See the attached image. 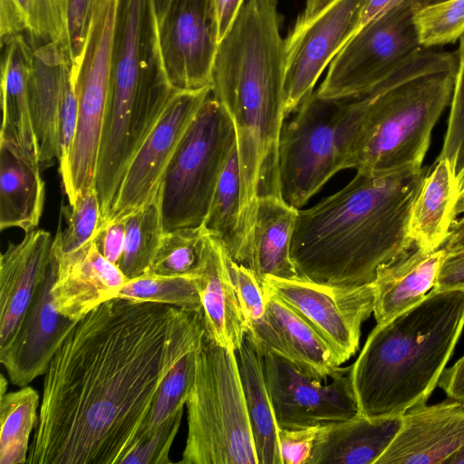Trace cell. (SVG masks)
<instances>
[{"mask_svg":"<svg viewBox=\"0 0 464 464\" xmlns=\"http://www.w3.org/2000/svg\"><path fill=\"white\" fill-rule=\"evenodd\" d=\"M218 43L225 37L237 17L244 0H211Z\"/></svg>","mask_w":464,"mask_h":464,"instance_id":"7dc6e473","label":"cell"},{"mask_svg":"<svg viewBox=\"0 0 464 464\" xmlns=\"http://www.w3.org/2000/svg\"><path fill=\"white\" fill-rule=\"evenodd\" d=\"M423 48L454 43L464 34V0H440L420 8L414 16Z\"/></svg>","mask_w":464,"mask_h":464,"instance_id":"74e56055","label":"cell"},{"mask_svg":"<svg viewBox=\"0 0 464 464\" xmlns=\"http://www.w3.org/2000/svg\"><path fill=\"white\" fill-rule=\"evenodd\" d=\"M455 175L459 193L464 189V143L458 155L455 164Z\"/></svg>","mask_w":464,"mask_h":464,"instance_id":"816d5d0a","label":"cell"},{"mask_svg":"<svg viewBox=\"0 0 464 464\" xmlns=\"http://www.w3.org/2000/svg\"><path fill=\"white\" fill-rule=\"evenodd\" d=\"M443 246L447 251L446 256L432 289L464 290V236L448 237Z\"/></svg>","mask_w":464,"mask_h":464,"instance_id":"ee69618b","label":"cell"},{"mask_svg":"<svg viewBox=\"0 0 464 464\" xmlns=\"http://www.w3.org/2000/svg\"><path fill=\"white\" fill-rule=\"evenodd\" d=\"M365 1L334 0L308 19L297 18L285 39L286 116L314 92L322 72L359 30Z\"/></svg>","mask_w":464,"mask_h":464,"instance_id":"4fadbf2b","label":"cell"},{"mask_svg":"<svg viewBox=\"0 0 464 464\" xmlns=\"http://www.w3.org/2000/svg\"><path fill=\"white\" fill-rule=\"evenodd\" d=\"M38 406L37 392L27 385L0 396V464L26 463Z\"/></svg>","mask_w":464,"mask_h":464,"instance_id":"4dcf8cb0","label":"cell"},{"mask_svg":"<svg viewBox=\"0 0 464 464\" xmlns=\"http://www.w3.org/2000/svg\"><path fill=\"white\" fill-rule=\"evenodd\" d=\"M208 234L203 225L164 232L147 273L198 275L205 258Z\"/></svg>","mask_w":464,"mask_h":464,"instance_id":"e575fe53","label":"cell"},{"mask_svg":"<svg viewBox=\"0 0 464 464\" xmlns=\"http://www.w3.org/2000/svg\"><path fill=\"white\" fill-rule=\"evenodd\" d=\"M202 312L121 298L80 319L50 362L26 463L120 464Z\"/></svg>","mask_w":464,"mask_h":464,"instance_id":"6da1fadb","label":"cell"},{"mask_svg":"<svg viewBox=\"0 0 464 464\" xmlns=\"http://www.w3.org/2000/svg\"><path fill=\"white\" fill-rule=\"evenodd\" d=\"M40 164L0 140V228L25 233L38 226L44 204Z\"/></svg>","mask_w":464,"mask_h":464,"instance_id":"484cf974","label":"cell"},{"mask_svg":"<svg viewBox=\"0 0 464 464\" xmlns=\"http://www.w3.org/2000/svg\"><path fill=\"white\" fill-rule=\"evenodd\" d=\"M52 295L56 310L78 322L102 303L114 299L127 281L119 266L106 259L93 243L76 255L57 259Z\"/></svg>","mask_w":464,"mask_h":464,"instance_id":"ffe728a7","label":"cell"},{"mask_svg":"<svg viewBox=\"0 0 464 464\" xmlns=\"http://www.w3.org/2000/svg\"><path fill=\"white\" fill-rule=\"evenodd\" d=\"M201 338L183 352L163 379L137 440L150 433L171 415L184 409L195 380Z\"/></svg>","mask_w":464,"mask_h":464,"instance_id":"d590c367","label":"cell"},{"mask_svg":"<svg viewBox=\"0 0 464 464\" xmlns=\"http://www.w3.org/2000/svg\"><path fill=\"white\" fill-rule=\"evenodd\" d=\"M402 425V415L357 413L322 425L308 464H376Z\"/></svg>","mask_w":464,"mask_h":464,"instance_id":"603a6c76","label":"cell"},{"mask_svg":"<svg viewBox=\"0 0 464 464\" xmlns=\"http://www.w3.org/2000/svg\"><path fill=\"white\" fill-rule=\"evenodd\" d=\"M464 445V401L413 407L376 464L441 463Z\"/></svg>","mask_w":464,"mask_h":464,"instance_id":"e0dca14e","label":"cell"},{"mask_svg":"<svg viewBox=\"0 0 464 464\" xmlns=\"http://www.w3.org/2000/svg\"><path fill=\"white\" fill-rule=\"evenodd\" d=\"M249 423L258 464H283L278 426L266 386L262 353L246 334L237 351Z\"/></svg>","mask_w":464,"mask_h":464,"instance_id":"f1b7e54d","label":"cell"},{"mask_svg":"<svg viewBox=\"0 0 464 464\" xmlns=\"http://www.w3.org/2000/svg\"><path fill=\"white\" fill-rule=\"evenodd\" d=\"M227 262L248 329L266 314V295L262 281L250 268L236 262L228 254Z\"/></svg>","mask_w":464,"mask_h":464,"instance_id":"ab89813d","label":"cell"},{"mask_svg":"<svg viewBox=\"0 0 464 464\" xmlns=\"http://www.w3.org/2000/svg\"><path fill=\"white\" fill-rule=\"evenodd\" d=\"M446 252L443 246L429 251L413 245L379 269L372 282L377 324L391 320L424 299L434 287Z\"/></svg>","mask_w":464,"mask_h":464,"instance_id":"d4e9b609","label":"cell"},{"mask_svg":"<svg viewBox=\"0 0 464 464\" xmlns=\"http://www.w3.org/2000/svg\"><path fill=\"white\" fill-rule=\"evenodd\" d=\"M438 385L450 400L464 401V355L451 367L443 370Z\"/></svg>","mask_w":464,"mask_h":464,"instance_id":"c3c4849f","label":"cell"},{"mask_svg":"<svg viewBox=\"0 0 464 464\" xmlns=\"http://www.w3.org/2000/svg\"><path fill=\"white\" fill-rule=\"evenodd\" d=\"M19 34L29 36L33 46L59 43L69 48L65 0H0L1 43Z\"/></svg>","mask_w":464,"mask_h":464,"instance_id":"f546056e","label":"cell"},{"mask_svg":"<svg viewBox=\"0 0 464 464\" xmlns=\"http://www.w3.org/2000/svg\"><path fill=\"white\" fill-rule=\"evenodd\" d=\"M183 409L168 418L150 433L140 437L120 464H169V450L179 430Z\"/></svg>","mask_w":464,"mask_h":464,"instance_id":"f35d334b","label":"cell"},{"mask_svg":"<svg viewBox=\"0 0 464 464\" xmlns=\"http://www.w3.org/2000/svg\"><path fill=\"white\" fill-rule=\"evenodd\" d=\"M462 213H464V189L459 193L454 208V214L456 218L457 216Z\"/></svg>","mask_w":464,"mask_h":464,"instance_id":"9f6ffc18","label":"cell"},{"mask_svg":"<svg viewBox=\"0 0 464 464\" xmlns=\"http://www.w3.org/2000/svg\"><path fill=\"white\" fill-rule=\"evenodd\" d=\"M464 327V290H435L377 324L350 365L359 413L403 415L426 403Z\"/></svg>","mask_w":464,"mask_h":464,"instance_id":"277c9868","label":"cell"},{"mask_svg":"<svg viewBox=\"0 0 464 464\" xmlns=\"http://www.w3.org/2000/svg\"><path fill=\"white\" fill-rule=\"evenodd\" d=\"M429 169L356 171L345 187L299 209L291 245L299 277L334 285L372 284L382 266L414 245L411 213Z\"/></svg>","mask_w":464,"mask_h":464,"instance_id":"7a4b0ae2","label":"cell"},{"mask_svg":"<svg viewBox=\"0 0 464 464\" xmlns=\"http://www.w3.org/2000/svg\"><path fill=\"white\" fill-rule=\"evenodd\" d=\"M71 71L72 59L66 45L49 43L34 47L29 99L41 169L50 167L60 157V113Z\"/></svg>","mask_w":464,"mask_h":464,"instance_id":"d6986e66","label":"cell"},{"mask_svg":"<svg viewBox=\"0 0 464 464\" xmlns=\"http://www.w3.org/2000/svg\"><path fill=\"white\" fill-rule=\"evenodd\" d=\"M211 0H171L152 21V62L175 91L211 87L218 47Z\"/></svg>","mask_w":464,"mask_h":464,"instance_id":"8fae6325","label":"cell"},{"mask_svg":"<svg viewBox=\"0 0 464 464\" xmlns=\"http://www.w3.org/2000/svg\"><path fill=\"white\" fill-rule=\"evenodd\" d=\"M458 68L455 76L448 128L441 151L437 159H447L455 171V164L464 143V34L459 39Z\"/></svg>","mask_w":464,"mask_h":464,"instance_id":"60d3db41","label":"cell"},{"mask_svg":"<svg viewBox=\"0 0 464 464\" xmlns=\"http://www.w3.org/2000/svg\"><path fill=\"white\" fill-rule=\"evenodd\" d=\"M334 0H306L304 9L298 17L308 19L325 8Z\"/></svg>","mask_w":464,"mask_h":464,"instance_id":"f907efd6","label":"cell"},{"mask_svg":"<svg viewBox=\"0 0 464 464\" xmlns=\"http://www.w3.org/2000/svg\"><path fill=\"white\" fill-rule=\"evenodd\" d=\"M263 284V283H262ZM271 337L265 351L291 361L314 379L323 382L343 372L333 347L296 311L264 284Z\"/></svg>","mask_w":464,"mask_h":464,"instance_id":"44dd1931","label":"cell"},{"mask_svg":"<svg viewBox=\"0 0 464 464\" xmlns=\"http://www.w3.org/2000/svg\"><path fill=\"white\" fill-rule=\"evenodd\" d=\"M83 63H72V71L66 84L59 121V170L62 179L67 172L70 154L75 139L78 121L77 83Z\"/></svg>","mask_w":464,"mask_h":464,"instance_id":"7bdbcfd3","label":"cell"},{"mask_svg":"<svg viewBox=\"0 0 464 464\" xmlns=\"http://www.w3.org/2000/svg\"><path fill=\"white\" fill-rule=\"evenodd\" d=\"M210 92L211 87L174 91L158 121L131 159L102 225L124 219L153 198L178 145Z\"/></svg>","mask_w":464,"mask_h":464,"instance_id":"9a60e30c","label":"cell"},{"mask_svg":"<svg viewBox=\"0 0 464 464\" xmlns=\"http://www.w3.org/2000/svg\"><path fill=\"white\" fill-rule=\"evenodd\" d=\"M464 236V218H456L451 226L448 237H458Z\"/></svg>","mask_w":464,"mask_h":464,"instance_id":"f5cc1de1","label":"cell"},{"mask_svg":"<svg viewBox=\"0 0 464 464\" xmlns=\"http://www.w3.org/2000/svg\"><path fill=\"white\" fill-rule=\"evenodd\" d=\"M58 271L53 257L46 276L27 308L9 345L0 351V362L11 382L24 387L46 372L51 360L76 324L61 314L52 295Z\"/></svg>","mask_w":464,"mask_h":464,"instance_id":"2e32d148","label":"cell"},{"mask_svg":"<svg viewBox=\"0 0 464 464\" xmlns=\"http://www.w3.org/2000/svg\"><path fill=\"white\" fill-rule=\"evenodd\" d=\"M239 209L240 175L236 148L221 173L203 223L207 233L217 238L236 262L240 254Z\"/></svg>","mask_w":464,"mask_h":464,"instance_id":"d6a6232c","label":"cell"},{"mask_svg":"<svg viewBox=\"0 0 464 464\" xmlns=\"http://www.w3.org/2000/svg\"><path fill=\"white\" fill-rule=\"evenodd\" d=\"M320 427L279 429L278 438L283 464H308Z\"/></svg>","mask_w":464,"mask_h":464,"instance_id":"f6af8a7d","label":"cell"},{"mask_svg":"<svg viewBox=\"0 0 464 464\" xmlns=\"http://www.w3.org/2000/svg\"><path fill=\"white\" fill-rule=\"evenodd\" d=\"M124 220L125 238L118 266L130 280L149 271L164 234L160 189L150 202Z\"/></svg>","mask_w":464,"mask_h":464,"instance_id":"1f68e13d","label":"cell"},{"mask_svg":"<svg viewBox=\"0 0 464 464\" xmlns=\"http://www.w3.org/2000/svg\"><path fill=\"white\" fill-rule=\"evenodd\" d=\"M298 210L282 197L266 196L258 199L248 268L260 280L266 276L299 277L291 257Z\"/></svg>","mask_w":464,"mask_h":464,"instance_id":"4316f807","label":"cell"},{"mask_svg":"<svg viewBox=\"0 0 464 464\" xmlns=\"http://www.w3.org/2000/svg\"><path fill=\"white\" fill-rule=\"evenodd\" d=\"M356 100L310 94L284 122L278 142L281 197L301 209L337 172L347 169L353 130L360 115Z\"/></svg>","mask_w":464,"mask_h":464,"instance_id":"52a82bcc","label":"cell"},{"mask_svg":"<svg viewBox=\"0 0 464 464\" xmlns=\"http://www.w3.org/2000/svg\"><path fill=\"white\" fill-rule=\"evenodd\" d=\"M237 148L231 117L211 94L187 129L160 187L164 232L202 226Z\"/></svg>","mask_w":464,"mask_h":464,"instance_id":"ba28073f","label":"cell"},{"mask_svg":"<svg viewBox=\"0 0 464 464\" xmlns=\"http://www.w3.org/2000/svg\"><path fill=\"white\" fill-rule=\"evenodd\" d=\"M53 237L44 229L9 244L0 259V351L13 340L53 257Z\"/></svg>","mask_w":464,"mask_h":464,"instance_id":"ac0fdd59","label":"cell"},{"mask_svg":"<svg viewBox=\"0 0 464 464\" xmlns=\"http://www.w3.org/2000/svg\"><path fill=\"white\" fill-rule=\"evenodd\" d=\"M171 0H155V13L158 19H160L167 11Z\"/></svg>","mask_w":464,"mask_h":464,"instance_id":"11a10c76","label":"cell"},{"mask_svg":"<svg viewBox=\"0 0 464 464\" xmlns=\"http://www.w3.org/2000/svg\"><path fill=\"white\" fill-rule=\"evenodd\" d=\"M262 353L264 378L279 429L320 427L359 413L350 366L323 384L286 358Z\"/></svg>","mask_w":464,"mask_h":464,"instance_id":"7c38bea8","label":"cell"},{"mask_svg":"<svg viewBox=\"0 0 464 464\" xmlns=\"http://www.w3.org/2000/svg\"><path fill=\"white\" fill-rule=\"evenodd\" d=\"M459 195L454 169L447 159H437L426 174L412 206L409 233L414 245L436 250L447 240L456 219Z\"/></svg>","mask_w":464,"mask_h":464,"instance_id":"83f0119b","label":"cell"},{"mask_svg":"<svg viewBox=\"0 0 464 464\" xmlns=\"http://www.w3.org/2000/svg\"><path fill=\"white\" fill-rule=\"evenodd\" d=\"M261 281L322 335L342 363L357 353L362 324L374 309L372 283L346 286L275 276Z\"/></svg>","mask_w":464,"mask_h":464,"instance_id":"5bb4252c","label":"cell"},{"mask_svg":"<svg viewBox=\"0 0 464 464\" xmlns=\"http://www.w3.org/2000/svg\"><path fill=\"white\" fill-rule=\"evenodd\" d=\"M65 229L58 227L53 252L57 259L71 257L92 244L101 223V204L95 187L81 191L72 205L62 208Z\"/></svg>","mask_w":464,"mask_h":464,"instance_id":"8d00e7d4","label":"cell"},{"mask_svg":"<svg viewBox=\"0 0 464 464\" xmlns=\"http://www.w3.org/2000/svg\"><path fill=\"white\" fill-rule=\"evenodd\" d=\"M100 0H65L70 55L72 63L83 62L93 30Z\"/></svg>","mask_w":464,"mask_h":464,"instance_id":"b9f144b4","label":"cell"},{"mask_svg":"<svg viewBox=\"0 0 464 464\" xmlns=\"http://www.w3.org/2000/svg\"><path fill=\"white\" fill-rule=\"evenodd\" d=\"M6 389H7V380L5 378V376L3 374H1V382H0L1 395H4L5 393H6Z\"/></svg>","mask_w":464,"mask_h":464,"instance_id":"6f0895ef","label":"cell"},{"mask_svg":"<svg viewBox=\"0 0 464 464\" xmlns=\"http://www.w3.org/2000/svg\"><path fill=\"white\" fill-rule=\"evenodd\" d=\"M440 0H409L360 28L341 48L315 91L323 98L368 96L392 72L420 52L416 13Z\"/></svg>","mask_w":464,"mask_h":464,"instance_id":"9c48e42d","label":"cell"},{"mask_svg":"<svg viewBox=\"0 0 464 464\" xmlns=\"http://www.w3.org/2000/svg\"><path fill=\"white\" fill-rule=\"evenodd\" d=\"M222 244L208 235L205 258L198 272L205 334L228 350L240 348L247 324L233 285Z\"/></svg>","mask_w":464,"mask_h":464,"instance_id":"7402d4cb","label":"cell"},{"mask_svg":"<svg viewBox=\"0 0 464 464\" xmlns=\"http://www.w3.org/2000/svg\"><path fill=\"white\" fill-rule=\"evenodd\" d=\"M457 68V53L421 50L361 98L347 169L378 173L422 167L432 130L451 101Z\"/></svg>","mask_w":464,"mask_h":464,"instance_id":"5b68a950","label":"cell"},{"mask_svg":"<svg viewBox=\"0 0 464 464\" xmlns=\"http://www.w3.org/2000/svg\"><path fill=\"white\" fill-rule=\"evenodd\" d=\"M125 229L124 219L107 222L99 227L93 238L100 253L117 266L123 250Z\"/></svg>","mask_w":464,"mask_h":464,"instance_id":"bcb514c9","label":"cell"},{"mask_svg":"<svg viewBox=\"0 0 464 464\" xmlns=\"http://www.w3.org/2000/svg\"><path fill=\"white\" fill-rule=\"evenodd\" d=\"M182 464H258L237 353L204 332L186 402Z\"/></svg>","mask_w":464,"mask_h":464,"instance_id":"8992f818","label":"cell"},{"mask_svg":"<svg viewBox=\"0 0 464 464\" xmlns=\"http://www.w3.org/2000/svg\"><path fill=\"white\" fill-rule=\"evenodd\" d=\"M407 1L409 0H366L362 10L359 29Z\"/></svg>","mask_w":464,"mask_h":464,"instance_id":"681fc988","label":"cell"},{"mask_svg":"<svg viewBox=\"0 0 464 464\" xmlns=\"http://www.w3.org/2000/svg\"><path fill=\"white\" fill-rule=\"evenodd\" d=\"M115 298L153 302L187 311L202 312L198 275L160 276L146 273L128 280Z\"/></svg>","mask_w":464,"mask_h":464,"instance_id":"836d02e7","label":"cell"},{"mask_svg":"<svg viewBox=\"0 0 464 464\" xmlns=\"http://www.w3.org/2000/svg\"><path fill=\"white\" fill-rule=\"evenodd\" d=\"M277 0H246L219 42L211 96L232 119L240 182L246 189L278 181L285 111V39Z\"/></svg>","mask_w":464,"mask_h":464,"instance_id":"3957f363","label":"cell"},{"mask_svg":"<svg viewBox=\"0 0 464 464\" xmlns=\"http://www.w3.org/2000/svg\"><path fill=\"white\" fill-rule=\"evenodd\" d=\"M1 104L3 111L0 140L15 147L39 163V145L29 99V79L34 46L19 34L2 43Z\"/></svg>","mask_w":464,"mask_h":464,"instance_id":"cb8c5ba5","label":"cell"},{"mask_svg":"<svg viewBox=\"0 0 464 464\" xmlns=\"http://www.w3.org/2000/svg\"><path fill=\"white\" fill-rule=\"evenodd\" d=\"M121 0H100L77 83L78 121L67 172L62 179L69 204L95 187L101 135L113 70Z\"/></svg>","mask_w":464,"mask_h":464,"instance_id":"30bf717a","label":"cell"},{"mask_svg":"<svg viewBox=\"0 0 464 464\" xmlns=\"http://www.w3.org/2000/svg\"><path fill=\"white\" fill-rule=\"evenodd\" d=\"M443 464H464V445L446 459Z\"/></svg>","mask_w":464,"mask_h":464,"instance_id":"db71d44e","label":"cell"}]
</instances>
